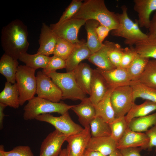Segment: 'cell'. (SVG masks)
<instances>
[{
    "label": "cell",
    "mask_w": 156,
    "mask_h": 156,
    "mask_svg": "<svg viewBox=\"0 0 156 156\" xmlns=\"http://www.w3.org/2000/svg\"><path fill=\"white\" fill-rule=\"evenodd\" d=\"M27 27L15 19L3 27L1 31V46L5 54L18 60L21 54L27 52L29 46Z\"/></svg>",
    "instance_id": "obj_1"
},
{
    "label": "cell",
    "mask_w": 156,
    "mask_h": 156,
    "mask_svg": "<svg viewBox=\"0 0 156 156\" xmlns=\"http://www.w3.org/2000/svg\"><path fill=\"white\" fill-rule=\"evenodd\" d=\"M72 18L86 21L95 20L111 30L116 29L119 24L116 14L108 9L103 0L84 1L78 12Z\"/></svg>",
    "instance_id": "obj_2"
},
{
    "label": "cell",
    "mask_w": 156,
    "mask_h": 156,
    "mask_svg": "<svg viewBox=\"0 0 156 156\" xmlns=\"http://www.w3.org/2000/svg\"><path fill=\"white\" fill-rule=\"evenodd\" d=\"M122 12L116 13L119 25L116 29L112 30V35L125 38V43L130 46L136 42L147 38L148 35L140 29L138 20L132 21L128 16L127 8L125 5L121 7Z\"/></svg>",
    "instance_id": "obj_3"
},
{
    "label": "cell",
    "mask_w": 156,
    "mask_h": 156,
    "mask_svg": "<svg viewBox=\"0 0 156 156\" xmlns=\"http://www.w3.org/2000/svg\"><path fill=\"white\" fill-rule=\"evenodd\" d=\"M73 106L34 96L24 106L23 118L27 120L35 119L37 116L42 114L57 113L62 115L68 112Z\"/></svg>",
    "instance_id": "obj_4"
},
{
    "label": "cell",
    "mask_w": 156,
    "mask_h": 156,
    "mask_svg": "<svg viewBox=\"0 0 156 156\" xmlns=\"http://www.w3.org/2000/svg\"><path fill=\"white\" fill-rule=\"evenodd\" d=\"M47 75L61 90L62 99L81 101L88 98L77 84L72 71L65 73L55 71Z\"/></svg>",
    "instance_id": "obj_5"
},
{
    "label": "cell",
    "mask_w": 156,
    "mask_h": 156,
    "mask_svg": "<svg viewBox=\"0 0 156 156\" xmlns=\"http://www.w3.org/2000/svg\"><path fill=\"white\" fill-rule=\"evenodd\" d=\"M36 70L27 66H19L16 77V81L19 92L20 106L23 105L34 96L37 88Z\"/></svg>",
    "instance_id": "obj_6"
},
{
    "label": "cell",
    "mask_w": 156,
    "mask_h": 156,
    "mask_svg": "<svg viewBox=\"0 0 156 156\" xmlns=\"http://www.w3.org/2000/svg\"><path fill=\"white\" fill-rule=\"evenodd\" d=\"M110 99L115 118L125 116L135 103L132 89L130 85L114 89L111 94Z\"/></svg>",
    "instance_id": "obj_7"
},
{
    "label": "cell",
    "mask_w": 156,
    "mask_h": 156,
    "mask_svg": "<svg viewBox=\"0 0 156 156\" xmlns=\"http://www.w3.org/2000/svg\"><path fill=\"white\" fill-rule=\"evenodd\" d=\"M35 119L51 124L55 129L67 137L79 133L84 129L73 121L68 112L59 116H54L50 114H42L37 116Z\"/></svg>",
    "instance_id": "obj_8"
},
{
    "label": "cell",
    "mask_w": 156,
    "mask_h": 156,
    "mask_svg": "<svg viewBox=\"0 0 156 156\" xmlns=\"http://www.w3.org/2000/svg\"><path fill=\"white\" fill-rule=\"evenodd\" d=\"M36 94L41 98L54 102L62 99V92L51 78L42 71H39L36 75Z\"/></svg>",
    "instance_id": "obj_9"
},
{
    "label": "cell",
    "mask_w": 156,
    "mask_h": 156,
    "mask_svg": "<svg viewBox=\"0 0 156 156\" xmlns=\"http://www.w3.org/2000/svg\"><path fill=\"white\" fill-rule=\"evenodd\" d=\"M86 21L81 19L72 18L58 25L51 24L50 27L57 37L75 44L80 41L78 38V32Z\"/></svg>",
    "instance_id": "obj_10"
},
{
    "label": "cell",
    "mask_w": 156,
    "mask_h": 156,
    "mask_svg": "<svg viewBox=\"0 0 156 156\" xmlns=\"http://www.w3.org/2000/svg\"><path fill=\"white\" fill-rule=\"evenodd\" d=\"M67 137L56 129L51 132L41 143L39 156H59Z\"/></svg>",
    "instance_id": "obj_11"
},
{
    "label": "cell",
    "mask_w": 156,
    "mask_h": 156,
    "mask_svg": "<svg viewBox=\"0 0 156 156\" xmlns=\"http://www.w3.org/2000/svg\"><path fill=\"white\" fill-rule=\"evenodd\" d=\"M91 137L90 126L79 133L68 136L66 141L69 156H83Z\"/></svg>",
    "instance_id": "obj_12"
},
{
    "label": "cell",
    "mask_w": 156,
    "mask_h": 156,
    "mask_svg": "<svg viewBox=\"0 0 156 156\" xmlns=\"http://www.w3.org/2000/svg\"><path fill=\"white\" fill-rule=\"evenodd\" d=\"M96 69L103 76L109 88L114 89L130 85L131 81L125 69L120 67L109 70Z\"/></svg>",
    "instance_id": "obj_13"
},
{
    "label": "cell",
    "mask_w": 156,
    "mask_h": 156,
    "mask_svg": "<svg viewBox=\"0 0 156 156\" xmlns=\"http://www.w3.org/2000/svg\"><path fill=\"white\" fill-rule=\"evenodd\" d=\"M149 139L145 133L134 131L129 128L117 143L119 150L129 147H140L148 149Z\"/></svg>",
    "instance_id": "obj_14"
},
{
    "label": "cell",
    "mask_w": 156,
    "mask_h": 156,
    "mask_svg": "<svg viewBox=\"0 0 156 156\" xmlns=\"http://www.w3.org/2000/svg\"><path fill=\"white\" fill-rule=\"evenodd\" d=\"M58 37L53 30L45 23H42L37 53L47 56L53 54Z\"/></svg>",
    "instance_id": "obj_15"
},
{
    "label": "cell",
    "mask_w": 156,
    "mask_h": 156,
    "mask_svg": "<svg viewBox=\"0 0 156 156\" xmlns=\"http://www.w3.org/2000/svg\"><path fill=\"white\" fill-rule=\"evenodd\" d=\"M133 9L138 16L139 26L148 29L151 13L156 10V0H134Z\"/></svg>",
    "instance_id": "obj_16"
},
{
    "label": "cell",
    "mask_w": 156,
    "mask_h": 156,
    "mask_svg": "<svg viewBox=\"0 0 156 156\" xmlns=\"http://www.w3.org/2000/svg\"><path fill=\"white\" fill-rule=\"evenodd\" d=\"M115 43L105 41L99 50L91 54L88 59L97 68L103 70H109L116 68L111 62L109 57L110 50Z\"/></svg>",
    "instance_id": "obj_17"
},
{
    "label": "cell",
    "mask_w": 156,
    "mask_h": 156,
    "mask_svg": "<svg viewBox=\"0 0 156 156\" xmlns=\"http://www.w3.org/2000/svg\"><path fill=\"white\" fill-rule=\"evenodd\" d=\"M91 55L86 42L83 40L75 44L71 54L66 60V72L74 70L83 60L88 59Z\"/></svg>",
    "instance_id": "obj_18"
},
{
    "label": "cell",
    "mask_w": 156,
    "mask_h": 156,
    "mask_svg": "<svg viewBox=\"0 0 156 156\" xmlns=\"http://www.w3.org/2000/svg\"><path fill=\"white\" fill-rule=\"evenodd\" d=\"M110 89L105 79L96 69H94L90 86V94L88 97L96 105L104 97Z\"/></svg>",
    "instance_id": "obj_19"
},
{
    "label": "cell",
    "mask_w": 156,
    "mask_h": 156,
    "mask_svg": "<svg viewBox=\"0 0 156 156\" xmlns=\"http://www.w3.org/2000/svg\"><path fill=\"white\" fill-rule=\"evenodd\" d=\"M94 69L85 63H81L72 72L78 85L86 94L90 95Z\"/></svg>",
    "instance_id": "obj_20"
},
{
    "label": "cell",
    "mask_w": 156,
    "mask_h": 156,
    "mask_svg": "<svg viewBox=\"0 0 156 156\" xmlns=\"http://www.w3.org/2000/svg\"><path fill=\"white\" fill-rule=\"evenodd\" d=\"M117 143L111 136L91 137L86 149L100 153L107 156L117 149Z\"/></svg>",
    "instance_id": "obj_21"
},
{
    "label": "cell",
    "mask_w": 156,
    "mask_h": 156,
    "mask_svg": "<svg viewBox=\"0 0 156 156\" xmlns=\"http://www.w3.org/2000/svg\"><path fill=\"white\" fill-rule=\"evenodd\" d=\"M71 109L78 116L80 123L84 128L89 126L96 116L94 105L88 97L81 101L79 104L74 105Z\"/></svg>",
    "instance_id": "obj_22"
},
{
    "label": "cell",
    "mask_w": 156,
    "mask_h": 156,
    "mask_svg": "<svg viewBox=\"0 0 156 156\" xmlns=\"http://www.w3.org/2000/svg\"><path fill=\"white\" fill-rule=\"evenodd\" d=\"M114 89H109L103 99L94 105L96 116L101 118L109 124L116 118L110 99L111 94Z\"/></svg>",
    "instance_id": "obj_23"
},
{
    "label": "cell",
    "mask_w": 156,
    "mask_h": 156,
    "mask_svg": "<svg viewBox=\"0 0 156 156\" xmlns=\"http://www.w3.org/2000/svg\"><path fill=\"white\" fill-rule=\"evenodd\" d=\"M19 92L16 83L12 84L6 81L0 93V103L14 109L20 106Z\"/></svg>",
    "instance_id": "obj_24"
},
{
    "label": "cell",
    "mask_w": 156,
    "mask_h": 156,
    "mask_svg": "<svg viewBox=\"0 0 156 156\" xmlns=\"http://www.w3.org/2000/svg\"><path fill=\"white\" fill-rule=\"evenodd\" d=\"M17 60L5 53L0 60V73L6 79L7 81L12 84L16 82V77L19 66Z\"/></svg>",
    "instance_id": "obj_25"
},
{
    "label": "cell",
    "mask_w": 156,
    "mask_h": 156,
    "mask_svg": "<svg viewBox=\"0 0 156 156\" xmlns=\"http://www.w3.org/2000/svg\"><path fill=\"white\" fill-rule=\"evenodd\" d=\"M99 24L97 21L92 19L86 21L85 24L87 35L86 43L91 54L99 50L103 44V43L100 41L96 31V29Z\"/></svg>",
    "instance_id": "obj_26"
},
{
    "label": "cell",
    "mask_w": 156,
    "mask_h": 156,
    "mask_svg": "<svg viewBox=\"0 0 156 156\" xmlns=\"http://www.w3.org/2000/svg\"><path fill=\"white\" fill-rule=\"evenodd\" d=\"M155 111H156V103L148 100L140 105L134 103L125 118L129 125L133 118L148 115Z\"/></svg>",
    "instance_id": "obj_27"
},
{
    "label": "cell",
    "mask_w": 156,
    "mask_h": 156,
    "mask_svg": "<svg viewBox=\"0 0 156 156\" xmlns=\"http://www.w3.org/2000/svg\"><path fill=\"white\" fill-rule=\"evenodd\" d=\"M50 57L36 53L30 54L27 52L21 54L18 60L27 66L35 70L41 68H46Z\"/></svg>",
    "instance_id": "obj_28"
},
{
    "label": "cell",
    "mask_w": 156,
    "mask_h": 156,
    "mask_svg": "<svg viewBox=\"0 0 156 156\" xmlns=\"http://www.w3.org/2000/svg\"><path fill=\"white\" fill-rule=\"evenodd\" d=\"M137 53L145 57L156 60V38L148 36L135 44Z\"/></svg>",
    "instance_id": "obj_29"
},
{
    "label": "cell",
    "mask_w": 156,
    "mask_h": 156,
    "mask_svg": "<svg viewBox=\"0 0 156 156\" xmlns=\"http://www.w3.org/2000/svg\"><path fill=\"white\" fill-rule=\"evenodd\" d=\"M150 59L137 53L126 69L131 81H138Z\"/></svg>",
    "instance_id": "obj_30"
},
{
    "label": "cell",
    "mask_w": 156,
    "mask_h": 156,
    "mask_svg": "<svg viewBox=\"0 0 156 156\" xmlns=\"http://www.w3.org/2000/svg\"><path fill=\"white\" fill-rule=\"evenodd\" d=\"M130 86L135 101L140 98L156 103V89L145 86L138 81H131Z\"/></svg>",
    "instance_id": "obj_31"
},
{
    "label": "cell",
    "mask_w": 156,
    "mask_h": 156,
    "mask_svg": "<svg viewBox=\"0 0 156 156\" xmlns=\"http://www.w3.org/2000/svg\"><path fill=\"white\" fill-rule=\"evenodd\" d=\"M156 124V112L151 114L133 118L130 121L129 128L134 131L146 132L148 128Z\"/></svg>",
    "instance_id": "obj_32"
},
{
    "label": "cell",
    "mask_w": 156,
    "mask_h": 156,
    "mask_svg": "<svg viewBox=\"0 0 156 156\" xmlns=\"http://www.w3.org/2000/svg\"><path fill=\"white\" fill-rule=\"evenodd\" d=\"M138 81L145 86L156 89V60H149Z\"/></svg>",
    "instance_id": "obj_33"
},
{
    "label": "cell",
    "mask_w": 156,
    "mask_h": 156,
    "mask_svg": "<svg viewBox=\"0 0 156 156\" xmlns=\"http://www.w3.org/2000/svg\"><path fill=\"white\" fill-rule=\"evenodd\" d=\"M92 137L110 136L111 130L109 124L97 116L92 120L89 125Z\"/></svg>",
    "instance_id": "obj_34"
},
{
    "label": "cell",
    "mask_w": 156,
    "mask_h": 156,
    "mask_svg": "<svg viewBox=\"0 0 156 156\" xmlns=\"http://www.w3.org/2000/svg\"><path fill=\"white\" fill-rule=\"evenodd\" d=\"M111 130V136L118 143L129 127L125 116L116 118L109 124Z\"/></svg>",
    "instance_id": "obj_35"
},
{
    "label": "cell",
    "mask_w": 156,
    "mask_h": 156,
    "mask_svg": "<svg viewBox=\"0 0 156 156\" xmlns=\"http://www.w3.org/2000/svg\"><path fill=\"white\" fill-rule=\"evenodd\" d=\"M75 45V44L58 37L53 54L66 60L73 50Z\"/></svg>",
    "instance_id": "obj_36"
},
{
    "label": "cell",
    "mask_w": 156,
    "mask_h": 156,
    "mask_svg": "<svg viewBox=\"0 0 156 156\" xmlns=\"http://www.w3.org/2000/svg\"><path fill=\"white\" fill-rule=\"evenodd\" d=\"M82 0H73L63 12L56 25L72 18L79 10L82 4Z\"/></svg>",
    "instance_id": "obj_37"
},
{
    "label": "cell",
    "mask_w": 156,
    "mask_h": 156,
    "mask_svg": "<svg viewBox=\"0 0 156 156\" xmlns=\"http://www.w3.org/2000/svg\"><path fill=\"white\" fill-rule=\"evenodd\" d=\"M66 60L55 55L50 57L49 62L45 68L42 72L46 75L56 71L58 69L65 68Z\"/></svg>",
    "instance_id": "obj_38"
},
{
    "label": "cell",
    "mask_w": 156,
    "mask_h": 156,
    "mask_svg": "<svg viewBox=\"0 0 156 156\" xmlns=\"http://www.w3.org/2000/svg\"><path fill=\"white\" fill-rule=\"evenodd\" d=\"M123 51L124 49L122 48L120 45L115 43L109 52V57L110 61L116 68L120 67Z\"/></svg>",
    "instance_id": "obj_39"
},
{
    "label": "cell",
    "mask_w": 156,
    "mask_h": 156,
    "mask_svg": "<svg viewBox=\"0 0 156 156\" xmlns=\"http://www.w3.org/2000/svg\"><path fill=\"white\" fill-rule=\"evenodd\" d=\"M137 53L134 48L132 46L124 49L120 67L126 69L133 60Z\"/></svg>",
    "instance_id": "obj_40"
},
{
    "label": "cell",
    "mask_w": 156,
    "mask_h": 156,
    "mask_svg": "<svg viewBox=\"0 0 156 156\" xmlns=\"http://www.w3.org/2000/svg\"><path fill=\"white\" fill-rule=\"evenodd\" d=\"M5 156H34L29 146L19 145L9 151H3Z\"/></svg>",
    "instance_id": "obj_41"
},
{
    "label": "cell",
    "mask_w": 156,
    "mask_h": 156,
    "mask_svg": "<svg viewBox=\"0 0 156 156\" xmlns=\"http://www.w3.org/2000/svg\"><path fill=\"white\" fill-rule=\"evenodd\" d=\"M145 133L149 139L148 150H150L153 147L156 148V124L147 131Z\"/></svg>",
    "instance_id": "obj_42"
},
{
    "label": "cell",
    "mask_w": 156,
    "mask_h": 156,
    "mask_svg": "<svg viewBox=\"0 0 156 156\" xmlns=\"http://www.w3.org/2000/svg\"><path fill=\"white\" fill-rule=\"evenodd\" d=\"M142 149L140 147H129L120 149L122 156H142L140 153Z\"/></svg>",
    "instance_id": "obj_43"
},
{
    "label": "cell",
    "mask_w": 156,
    "mask_h": 156,
    "mask_svg": "<svg viewBox=\"0 0 156 156\" xmlns=\"http://www.w3.org/2000/svg\"><path fill=\"white\" fill-rule=\"evenodd\" d=\"M111 30L108 28L102 25L99 24L96 29V32L100 41L103 42Z\"/></svg>",
    "instance_id": "obj_44"
},
{
    "label": "cell",
    "mask_w": 156,
    "mask_h": 156,
    "mask_svg": "<svg viewBox=\"0 0 156 156\" xmlns=\"http://www.w3.org/2000/svg\"><path fill=\"white\" fill-rule=\"evenodd\" d=\"M148 36L156 38V12L151 20L148 28Z\"/></svg>",
    "instance_id": "obj_45"
},
{
    "label": "cell",
    "mask_w": 156,
    "mask_h": 156,
    "mask_svg": "<svg viewBox=\"0 0 156 156\" xmlns=\"http://www.w3.org/2000/svg\"><path fill=\"white\" fill-rule=\"evenodd\" d=\"M7 106L0 103V128L1 129L3 127V122L4 116L5 115L4 113V110Z\"/></svg>",
    "instance_id": "obj_46"
},
{
    "label": "cell",
    "mask_w": 156,
    "mask_h": 156,
    "mask_svg": "<svg viewBox=\"0 0 156 156\" xmlns=\"http://www.w3.org/2000/svg\"><path fill=\"white\" fill-rule=\"evenodd\" d=\"M83 156H105L100 152L86 149Z\"/></svg>",
    "instance_id": "obj_47"
},
{
    "label": "cell",
    "mask_w": 156,
    "mask_h": 156,
    "mask_svg": "<svg viewBox=\"0 0 156 156\" xmlns=\"http://www.w3.org/2000/svg\"><path fill=\"white\" fill-rule=\"evenodd\" d=\"M107 156H122L120 150L117 149Z\"/></svg>",
    "instance_id": "obj_48"
},
{
    "label": "cell",
    "mask_w": 156,
    "mask_h": 156,
    "mask_svg": "<svg viewBox=\"0 0 156 156\" xmlns=\"http://www.w3.org/2000/svg\"><path fill=\"white\" fill-rule=\"evenodd\" d=\"M68 149L67 147L62 150L59 156H68Z\"/></svg>",
    "instance_id": "obj_49"
},
{
    "label": "cell",
    "mask_w": 156,
    "mask_h": 156,
    "mask_svg": "<svg viewBox=\"0 0 156 156\" xmlns=\"http://www.w3.org/2000/svg\"><path fill=\"white\" fill-rule=\"evenodd\" d=\"M4 151V146L3 145H0V156H5L3 151Z\"/></svg>",
    "instance_id": "obj_50"
},
{
    "label": "cell",
    "mask_w": 156,
    "mask_h": 156,
    "mask_svg": "<svg viewBox=\"0 0 156 156\" xmlns=\"http://www.w3.org/2000/svg\"><path fill=\"white\" fill-rule=\"evenodd\" d=\"M68 156H69V153H68Z\"/></svg>",
    "instance_id": "obj_51"
}]
</instances>
